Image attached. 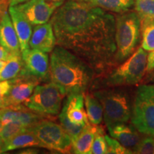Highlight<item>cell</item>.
Listing matches in <instances>:
<instances>
[{"mask_svg":"<svg viewBox=\"0 0 154 154\" xmlns=\"http://www.w3.org/2000/svg\"><path fill=\"white\" fill-rule=\"evenodd\" d=\"M90 153L91 154H105L108 153V144L106 140L103 130L101 127L94 138Z\"/></svg>","mask_w":154,"mask_h":154,"instance_id":"obj_27","label":"cell"},{"mask_svg":"<svg viewBox=\"0 0 154 154\" xmlns=\"http://www.w3.org/2000/svg\"><path fill=\"white\" fill-rule=\"evenodd\" d=\"M50 22L57 45L79 57L97 74L115 64L113 14L79 0H68L58 7Z\"/></svg>","mask_w":154,"mask_h":154,"instance_id":"obj_1","label":"cell"},{"mask_svg":"<svg viewBox=\"0 0 154 154\" xmlns=\"http://www.w3.org/2000/svg\"><path fill=\"white\" fill-rule=\"evenodd\" d=\"M21 52L24 69L28 74L40 80L47 78L49 74V59L47 52L29 47Z\"/></svg>","mask_w":154,"mask_h":154,"instance_id":"obj_11","label":"cell"},{"mask_svg":"<svg viewBox=\"0 0 154 154\" xmlns=\"http://www.w3.org/2000/svg\"><path fill=\"white\" fill-rule=\"evenodd\" d=\"M141 47L146 51L154 50V19L140 20Z\"/></svg>","mask_w":154,"mask_h":154,"instance_id":"obj_23","label":"cell"},{"mask_svg":"<svg viewBox=\"0 0 154 154\" xmlns=\"http://www.w3.org/2000/svg\"><path fill=\"white\" fill-rule=\"evenodd\" d=\"M147 53L140 47L126 60L106 75L101 82L103 87L131 86L141 81L146 72Z\"/></svg>","mask_w":154,"mask_h":154,"instance_id":"obj_4","label":"cell"},{"mask_svg":"<svg viewBox=\"0 0 154 154\" xmlns=\"http://www.w3.org/2000/svg\"><path fill=\"white\" fill-rule=\"evenodd\" d=\"M101 126L89 124L72 141V151L76 154H89L94 140Z\"/></svg>","mask_w":154,"mask_h":154,"instance_id":"obj_18","label":"cell"},{"mask_svg":"<svg viewBox=\"0 0 154 154\" xmlns=\"http://www.w3.org/2000/svg\"><path fill=\"white\" fill-rule=\"evenodd\" d=\"M107 128L111 137L116 139L124 147L131 151L137 146L142 138L140 133L133 124L120 123L111 125Z\"/></svg>","mask_w":154,"mask_h":154,"instance_id":"obj_15","label":"cell"},{"mask_svg":"<svg viewBox=\"0 0 154 154\" xmlns=\"http://www.w3.org/2000/svg\"><path fill=\"white\" fill-rule=\"evenodd\" d=\"M11 80V87L6 98V108L17 106L24 103L41 81L28 74L24 69L16 78Z\"/></svg>","mask_w":154,"mask_h":154,"instance_id":"obj_10","label":"cell"},{"mask_svg":"<svg viewBox=\"0 0 154 154\" xmlns=\"http://www.w3.org/2000/svg\"><path fill=\"white\" fill-rule=\"evenodd\" d=\"M66 96V91L54 82L38 84L24 104L40 114L55 116L60 113L63 99Z\"/></svg>","mask_w":154,"mask_h":154,"instance_id":"obj_7","label":"cell"},{"mask_svg":"<svg viewBox=\"0 0 154 154\" xmlns=\"http://www.w3.org/2000/svg\"><path fill=\"white\" fill-rule=\"evenodd\" d=\"M2 145H3V142H2V140L1 136H0V151H1V149H2Z\"/></svg>","mask_w":154,"mask_h":154,"instance_id":"obj_37","label":"cell"},{"mask_svg":"<svg viewBox=\"0 0 154 154\" xmlns=\"http://www.w3.org/2000/svg\"><path fill=\"white\" fill-rule=\"evenodd\" d=\"M59 1H63V0H59Z\"/></svg>","mask_w":154,"mask_h":154,"instance_id":"obj_40","label":"cell"},{"mask_svg":"<svg viewBox=\"0 0 154 154\" xmlns=\"http://www.w3.org/2000/svg\"><path fill=\"white\" fill-rule=\"evenodd\" d=\"M9 53L7 50H5L4 48L0 46V60L2 59H7V57H8Z\"/></svg>","mask_w":154,"mask_h":154,"instance_id":"obj_33","label":"cell"},{"mask_svg":"<svg viewBox=\"0 0 154 154\" xmlns=\"http://www.w3.org/2000/svg\"><path fill=\"white\" fill-rule=\"evenodd\" d=\"M61 112L66 116L68 120L72 124L79 125L90 124L84 108V94H68Z\"/></svg>","mask_w":154,"mask_h":154,"instance_id":"obj_13","label":"cell"},{"mask_svg":"<svg viewBox=\"0 0 154 154\" xmlns=\"http://www.w3.org/2000/svg\"><path fill=\"white\" fill-rule=\"evenodd\" d=\"M57 45V41L51 22L34 26L29 40V47L47 53H51Z\"/></svg>","mask_w":154,"mask_h":154,"instance_id":"obj_14","label":"cell"},{"mask_svg":"<svg viewBox=\"0 0 154 154\" xmlns=\"http://www.w3.org/2000/svg\"><path fill=\"white\" fill-rule=\"evenodd\" d=\"M6 63H7V61H6L5 59H2V60H0V73L2 72Z\"/></svg>","mask_w":154,"mask_h":154,"instance_id":"obj_35","label":"cell"},{"mask_svg":"<svg viewBox=\"0 0 154 154\" xmlns=\"http://www.w3.org/2000/svg\"><path fill=\"white\" fill-rule=\"evenodd\" d=\"M0 46L9 54L21 52L18 36L7 11L0 21Z\"/></svg>","mask_w":154,"mask_h":154,"instance_id":"obj_17","label":"cell"},{"mask_svg":"<svg viewBox=\"0 0 154 154\" xmlns=\"http://www.w3.org/2000/svg\"><path fill=\"white\" fill-rule=\"evenodd\" d=\"M8 5H9V0H0V21L4 14L7 11Z\"/></svg>","mask_w":154,"mask_h":154,"instance_id":"obj_32","label":"cell"},{"mask_svg":"<svg viewBox=\"0 0 154 154\" xmlns=\"http://www.w3.org/2000/svg\"><path fill=\"white\" fill-rule=\"evenodd\" d=\"M134 8L140 20L154 19V0H134Z\"/></svg>","mask_w":154,"mask_h":154,"instance_id":"obj_24","label":"cell"},{"mask_svg":"<svg viewBox=\"0 0 154 154\" xmlns=\"http://www.w3.org/2000/svg\"><path fill=\"white\" fill-rule=\"evenodd\" d=\"M97 73L91 65L60 46L51 52L49 76L51 82L70 94H85L91 87Z\"/></svg>","mask_w":154,"mask_h":154,"instance_id":"obj_2","label":"cell"},{"mask_svg":"<svg viewBox=\"0 0 154 154\" xmlns=\"http://www.w3.org/2000/svg\"><path fill=\"white\" fill-rule=\"evenodd\" d=\"M110 88H101L93 93L101 102L103 110V121L107 127L128 122L132 111L129 94L124 89Z\"/></svg>","mask_w":154,"mask_h":154,"instance_id":"obj_5","label":"cell"},{"mask_svg":"<svg viewBox=\"0 0 154 154\" xmlns=\"http://www.w3.org/2000/svg\"><path fill=\"white\" fill-rule=\"evenodd\" d=\"M84 104L89 123L92 125H99L103 119V110L101 102L93 94H84Z\"/></svg>","mask_w":154,"mask_h":154,"instance_id":"obj_22","label":"cell"},{"mask_svg":"<svg viewBox=\"0 0 154 154\" xmlns=\"http://www.w3.org/2000/svg\"><path fill=\"white\" fill-rule=\"evenodd\" d=\"M44 118H46L45 115L34 112L25 106L21 105L14 107L4 108L0 116V120L4 125L15 122L27 128L29 131L36 123Z\"/></svg>","mask_w":154,"mask_h":154,"instance_id":"obj_12","label":"cell"},{"mask_svg":"<svg viewBox=\"0 0 154 154\" xmlns=\"http://www.w3.org/2000/svg\"><path fill=\"white\" fill-rule=\"evenodd\" d=\"M39 146L42 147V144L38 141L36 136L31 131L19 134L8 142L4 143L0 153H4L9 151H13L22 148Z\"/></svg>","mask_w":154,"mask_h":154,"instance_id":"obj_19","label":"cell"},{"mask_svg":"<svg viewBox=\"0 0 154 154\" xmlns=\"http://www.w3.org/2000/svg\"><path fill=\"white\" fill-rule=\"evenodd\" d=\"M27 1L29 0H9V6H16Z\"/></svg>","mask_w":154,"mask_h":154,"instance_id":"obj_34","label":"cell"},{"mask_svg":"<svg viewBox=\"0 0 154 154\" xmlns=\"http://www.w3.org/2000/svg\"><path fill=\"white\" fill-rule=\"evenodd\" d=\"M106 11L123 13L129 11L134 6V0H79Z\"/></svg>","mask_w":154,"mask_h":154,"instance_id":"obj_20","label":"cell"},{"mask_svg":"<svg viewBox=\"0 0 154 154\" xmlns=\"http://www.w3.org/2000/svg\"><path fill=\"white\" fill-rule=\"evenodd\" d=\"M28 131V128L22 125L15 122H11L4 126L2 130L0 132V136L4 144L8 142L9 140H11L19 134Z\"/></svg>","mask_w":154,"mask_h":154,"instance_id":"obj_25","label":"cell"},{"mask_svg":"<svg viewBox=\"0 0 154 154\" xmlns=\"http://www.w3.org/2000/svg\"><path fill=\"white\" fill-rule=\"evenodd\" d=\"M154 69V50L151 51L147 56V64H146V72H150Z\"/></svg>","mask_w":154,"mask_h":154,"instance_id":"obj_31","label":"cell"},{"mask_svg":"<svg viewBox=\"0 0 154 154\" xmlns=\"http://www.w3.org/2000/svg\"><path fill=\"white\" fill-rule=\"evenodd\" d=\"M63 1L48 0H29L16 5L32 25L45 24L49 22L54 11L62 5Z\"/></svg>","mask_w":154,"mask_h":154,"instance_id":"obj_9","label":"cell"},{"mask_svg":"<svg viewBox=\"0 0 154 154\" xmlns=\"http://www.w3.org/2000/svg\"><path fill=\"white\" fill-rule=\"evenodd\" d=\"M59 119L61 126L63 127V129L66 131V132L70 136V138H72V140L74 139L76 136H78L80 134V133L87 126V125H79L72 124V122H70L68 120L66 116L61 112L59 113Z\"/></svg>","mask_w":154,"mask_h":154,"instance_id":"obj_26","label":"cell"},{"mask_svg":"<svg viewBox=\"0 0 154 154\" xmlns=\"http://www.w3.org/2000/svg\"><path fill=\"white\" fill-rule=\"evenodd\" d=\"M132 152L138 154H154V137L151 136L142 137Z\"/></svg>","mask_w":154,"mask_h":154,"instance_id":"obj_28","label":"cell"},{"mask_svg":"<svg viewBox=\"0 0 154 154\" xmlns=\"http://www.w3.org/2000/svg\"><path fill=\"white\" fill-rule=\"evenodd\" d=\"M151 78H152V79L154 80V69H153V73H152V75H151Z\"/></svg>","mask_w":154,"mask_h":154,"instance_id":"obj_38","label":"cell"},{"mask_svg":"<svg viewBox=\"0 0 154 154\" xmlns=\"http://www.w3.org/2000/svg\"><path fill=\"white\" fill-rule=\"evenodd\" d=\"M11 87V80L0 81V109L6 108V98Z\"/></svg>","mask_w":154,"mask_h":154,"instance_id":"obj_30","label":"cell"},{"mask_svg":"<svg viewBox=\"0 0 154 154\" xmlns=\"http://www.w3.org/2000/svg\"><path fill=\"white\" fill-rule=\"evenodd\" d=\"M8 12L18 36L22 51L29 47V40L33 32L32 24L16 6H9Z\"/></svg>","mask_w":154,"mask_h":154,"instance_id":"obj_16","label":"cell"},{"mask_svg":"<svg viewBox=\"0 0 154 154\" xmlns=\"http://www.w3.org/2000/svg\"><path fill=\"white\" fill-rule=\"evenodd\" d=\"M108 144V153L114 154H129L133 153L131 150L124 147L120 142L110 136H105Z\"/></svg>","mask_w":154,"mask_h":154,"instance_id":"obj_29","label":"cell"},{"mask_svg":"<svg viewBox=\"0 0 154 154\" xmlns=\"http://www.w3.org/2000/svg\"><path fill=\"white\" fill-rule=\"evenodd\" d=\"M29 131L35 135L42 147L61 153L72 151V138L61 124L51 119H42Z\"/></svg>","mask_w":154,"mask_h":154,"instance_id":"obj_8","label":"cell"},{"mask_svg":"<svg viewBox=\"0 0 154 154\" xmlns=\"http://www.w3.org/2000/svg\"><path fill=\"white\" fill-rule=\"evenodd\" d=\"M140 19L135 11L121 13L116 19L114 63L126 60L136 51L140 42Z\"/></svg>","mask_w":154,"mask_h":154,"instance_id":"obj_3","label":"cell"},{"mask_svg":"<svg viewBox=\"0 0 154 154\" xmlns=\"http://www.w3.org/2000/svg\"><path fill=\"white\" fill-rule=\"evenodd\" d=\"M2 111H3V109H0V116H1L2 113Z\"/></svg>","mask_w":154,"mask_h":154,"instance_id":"obj_39","label":"cell"},{"mask_svg":"<svg viewBox=\"0 0 154 154\" xmlns=\"http://www.w3.org/2000/svg\"><path fill=\"white\" fill-rule=\"evenodd\" d=\"M5 68L0 73V81L11 80L16 78L24 69L22 52L9 54Z\"/></svg>","mask_w":154,"mask_h":154,"instance_id":"obj_21","label":"cell"},{"mask_svg":"<svg viewBox=\"0 0 154 154\" xmlns=\"http://www.w3.org/2000/svg\"><path fill=\"white\" fill-rule=\"evenodd\" d=\"M4 126H5V125L3 124V123L2 122L1 120H0V132H1V131H2V128H3Z\"/></svg>","mask_w":154,"mask_h":154,"instance_id":"obj_36","label":"cell"},{"mask_svg":"<svg viewBox=\"0 0 154 154\" xmlns=\"http://www.w3.org/2000/svg\"><path fill=\"white\" fill-rule=\"evenodd\" d=\"M131 121L140 134L154 137V85L144 84L138 87Z\"/></svg>","mask_w":154,"mask_h":154,"instance_id":"obj_6","label":"cell"}]
</instances>
